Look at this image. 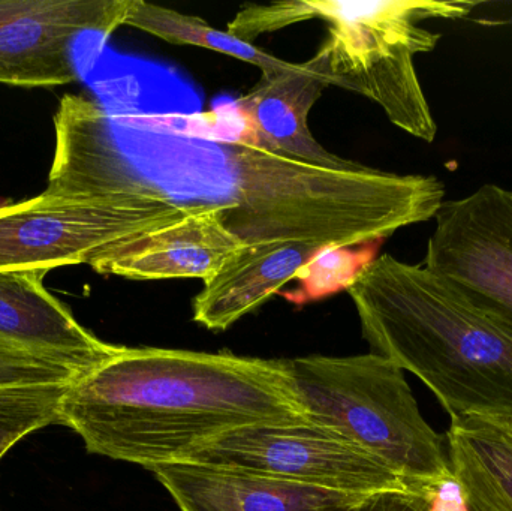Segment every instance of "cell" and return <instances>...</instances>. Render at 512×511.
I'll list each match as a JSON object with an SVG mask.
<instances>
[{"instance_id": "21", "label": "cell", "mask_w": 512, "mask_h": 511, "mask_svg": "<svg viewBox=\"0 0 512 511\" xmlns=\"http://www.w3.org/2000/svg\"><path fill=\"white\" fill-rule=\"evenodd\" d=\"M432 491L424 494L412 491L381 492L363 498L342 511H430Z\"/></svg>"}, {"instance_id": "18", "label": "cell", "mask_w": 512, "mask_h": 511, "mask_svg": "<svg viewBox=\"0 0 512 511\" xmlns=\"http://www.w3.org/2000/svg\"><path fill=\"white\" fill-rule=\"evenodd\" d=\"M128 114L138 125L155 131L200 138L213 143L245 144L267 149L255 123L239 102L204 113L132 111Z\"/></svg>"}, {"instance_id": "22", "label": "cell", "mask_w": 512, "mask_h": 511, "mask_svg": "<svg viewBox=\"0 0 512 511\" xmlns=\"http://www.w3.org/2000/svg\"><path fill=\"white\" fill-rule=\"evenodd\" d=\"M0 511H2V509H0Z\"/></svg>"}, {"instance_id": "12", "label": "cell", "mask_w": 512, "mask_h": 511, "mask_svg": "<svg viewBox=\"0 0 512 511\" xmlns=\"http://www.w3.org/2000/svg\"><path fill=\"white\" fill-rule=\"evenodd\" d=\"M150 473L180 511H342L363 498L215 465H162Z\"/></svg>"}, {"instance_id": "9", "label": "cell", "mask_w": 512, "mask_h": 511, "mask_svg": "<svg viewBox=\"0 0 512 511\" xmlns=\"http://www.w3.org/2000/svg\"><path fill=\"white\" fill-rule=\"evenodd\" d=\"M131 0H0V83L54 87L78 78L74 44L83 33L125 26Z\"/></svg>"}, {"instance_id": "16", "label": "cell", "mask_w": 512, "mask_h": 511, "mask_svg": "<svg viewBox=\"0 0 512 511\" xmlns=\"http://www.w3.org/2000/svg\"><path fill=\"white\" fill-rule=\"evenodd\" d=\"M125 26L143 30L162 41L174 45H194L216 53L227 54L242 62L251 63L267 72L286 71L295 63L286 62L259 50L251 42L243 41L230 32L215 29L206 20L194 15L182 14L174 9L153 5L143 0H131Z\"/></svg>"}, {"instance_id": "14", "label": "cell", "mask_w": 512, "mask_h": 511, "mask_svg": "<svg viewBox=\"0 0 512 511\" xmlns=\"http://www.w3.org/2000/svg\"><path fill=\"white\" fill-rule=\"evenodd\" d=\"M321 249L292 242L245 246L218 275L204 282L192 305L195 323L213 332L230 329L280 293Z\"/></svg>"}, {"instance_id": "5", "label": "cell", "mask_w": 512, "mask_h": 511, "mask_svg": "<svg viewBox=\"0 0 512 511\" xmlns=\"http://www.w3.org/2000/svg\"><path fill=\"white\" fill-rule=\"evenodd\" d=\"M307 422L330 429L381 459L409 491L453 479L442 437L426 422L405 371L381 354L286 360Z\"/></svg>"}, {"instance_id": "10", "label": "cell", "mask_w": 512, "mask_h": 511, "mask_svg": "<svg viewBox=\"0 0 512 511\" xmlns=\"http://www.w3.org/2000/svg\"><path fill=\"white\" fill-rule=\"evenodd\" d=\"M228 207L204 210L111 246L89 264L101 275L132 281L201 279L218 275L245 243L224 224Z\"/></svg>"}, {"instance_id": "6", "label": "cell", "mask_w": 512, "mask_h": 511, "mask_svg": "<svg viewBox=\"0 0 512 511\" xmlns=\"http://www.w3.org/2000/svg\"><path fill=\"white\" fill-rule=\"evenodd\" d=\"M39 197L0 207V270L89 266L111 246L209 210Z\"/></svg>"}, {"instance_id": "3", "label": "cell", "mask_w": 512, "mask_h": 511, "mask_svg": "<svg viewBox=\"0 0 512 511\" xmlns=\"http://www.w3.org/2000/svg\"><path fill=\"white\" fill-rule=\"evenodd\" d=\"M364 339L457 417L512 420V327L420 264L385 254L349 288Z\"/></svg>"}, {"instance_id": "4", "label": "cell", "mask_w": 512, "mask_h": 511, "mask_svg": "<svg viewBox=\"0 0 512 511\" xmlns=\"http://www.w3.org/2000/svg\"><path fill=\"white\" fill-rule=\"evenodd\" d=\"M478 5L474 0H286L246 5L228 30L252 44L264 33L321 18L328 36L315 56L330 86L372 99L397 128L433 143L438 125L414 57L435 50L442 35L420 23L459 20Z\"/></svg>"}, {"instance_id": "2", "label": "cell", "mask_w": 512, "mask_h": 511, "mask_svg": "<svg viewBox=\"0 0 512 511\" xmlns=\"http://www.w3.org/2000/svg\"><path fill=\"white\" fill-rule=\"evenodd\" d=\"M89 179L158 189L179 204L228 207L224 224L246 246L297 242L313 170L245 144L213 143L138 125L93 105L78 128Z\"/></svg>"}, {"instance_id": "19", "label": "cell", "mask_w": 512, "mask_h": 511, "mask_svg": "<svg viewBox=\"0 0 512 511\" xmlns=\"http://www.w3.org/2000/svg\"><path fill=\"white\" fill-rule=\"evenodd\" d=\"M69 384L0 389V459L32 432L59 423Z\"/></svg>"}, {"instance_id": "13", "label": "cell", "mask_w": 512, "mask_h": 511, "mask_svg": "<svg viewBox=\"0 0 512 511\" xmlns=\"http://www.w3.org/2000/svg\"><path fill=\"white\" fill-rule=\"evenodd\" d=\"M330 86L318 57L286 71L262 74L239 104L249 114L270 152L330 170H355L361 164L325 150L307 123L310 110Z\"/></svg>"}, {"instance_id": "15", "label": "cell", "mask_w": 512, "mask_h": 511, "mask_svg": "<svg viewBox=\"0 0 512 511\" xmlns=\"http://www.w3.org/2000/svg\"><path fill=\"white\" fill-rule=\"evenodd\" d=\"M448 459L469 511H512V420L457 417Z\"/></svg>"}, {"instance_id": "8", "label": "cell", "mask_w": 512, "mask_h": 511, "mask_svg": "<svg viewBox=\"0 0 512 511\" xmlns=\"http://www.w3.org/2000/svg\"><path fill=\"white\" fill-rule=\"evenodd\" d=\"M423 266L484 314L512 327V192L486 183L435 216Z\"/></svg>"}, {"instance_id": "11", "label": "cell", "mask_w": 512, "mask_h": 511, "mask_svg": "<svg viewBox=\"0 0 512 511\" xmlns=\"http://www.w3.org/2000/svg\"><path fill=\"white\" fill-rule=\"evenodd\" d=\"M48 269L0 270V344L74 369L90 371L119 345L101 341L45 288Z\"/></svg>"}, {"instance_id": "1", "label": "cell", "mask_w": 512, "mask_h": 511, "mask_svg": "<svg viewBox=\"0 0 512 511\" xmlns=\"http://www.w3.org/2000/svg\"><path fill=\"white\" fill-rule=\"evenodd\" d=\"M304 422L286 360L122 345L69 384L59 419L92 455L147 471L243 429Z\"/></svg>"}, {"instance_id": "20", "label": "cell", "mask_w": 512, "mask_h": 511, "mask_svg": "<svg viewBox=\"0 0 512 511\" xmlns=\"http://www.w3.org/2000/svg\"><path fill=\"white\" fill-rule=\"evenodd\" d=\"M80 375L68 366L0 344V389L71 384Z\"/></svg>"}, {"instance_id": "17", "label": "cell", "mask_w": 512, "mask_h": 511, "mask_svg": "<svg viewBox=\"0 0 512 511\" xmlns=\"http://www.w3.org/2000/svg\"><path fill=\"white\" fill-rule=\"evenodd\" d=\"M355 246H330L321 249L295 276L298 287L282 296L295 306L327 299L349 288L358 281L364 270L376 260L378 243Z\"/></svg>"}, {"instance_id": "7", "label": "cell", "mask_w": 512, "mask_h": 511, "mask_svg": "<svg viewBox=\"0 0 512 511\" xmlns=\"http://www.w3.org/2000/svg\"><path fill=\"white\" fill-rule=\"evenodd\" d=\"M188 462L248 471L349 497L409 491L405 480L381 459L312 422L243 429L209 444Z\"/></svg>"}]
</instances>
